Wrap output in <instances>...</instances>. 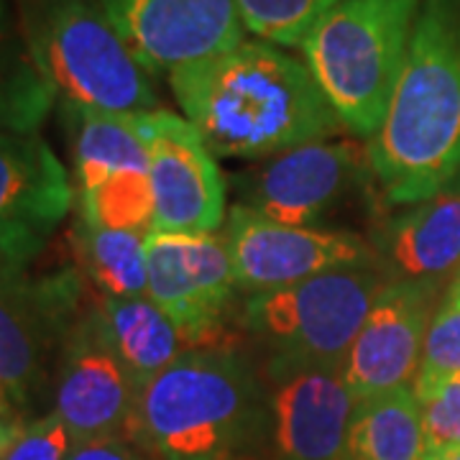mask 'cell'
Masks as SVG:
<instances>
[{
	"label": "cell",
	"mask_w": 460,
	"mask_h": 460,
	"mask_svg": "<svg viewBox=\"0 0 460 460\" xmlns=\"http://www.w3.org/2000/svg\"><path fill=\"white\" fill-rule=\"evenodd\" d=\"M169 87L220 159H269L345 128L307 62L261 39L174 69Z\"/></svg>",
	"instance_id": "1"
},
{
	"label": "cell",
	"mask_w": 460,
	"mask_h": 460,
	"mask_svg": "<svg viewBox=\"0 0 460 460\" xmlns=\"http://www.w3.org/2000/svg\"><path fill=\"white\" fill-rule=\"evenodd\" d=\"M366 148L386 205L435 198L460 177V0H422L394 95Z\"/></svg>",
	"instance_id": "2"
},
{
	"label": "cell",
	"mask_w": 460,
	"mask_h": 460,
	"mask_svg": "<svg viewBox=\"0 0 460 460\" xmlns=\"http://www.w3.org/2000/svg\"><path fill=\"white\" fill-rule=\"evenodd\" d=\"M263 384L238 348H192L138 389L128 440L159 460H238L261 428Z\"/></svg>",
	"instance_id": "3"
},
{
	"label": "cell",
	"mask_w": 460,
	"mask_h": 460,
	"mask_svg": "<svg viewBox=\"0 0 460 460\" xmlns=\"http://www.w3.org/2000/svg\"><path fill=\"white\" fill-rule=\"evenodd\" d=\"M422 0H341L302 41L320 90L356 136L378 131L407 62Z\"/></svg>",
	"instance_id": "4"
},
{
	"label": "cell",
	"mask_w": 460,
	"mask_h": 460,
	"mask_svg": "<svg viewBox=\"0 0 460 460\" xmlns=\"http://www.w3.org/2000/svg\"><path fill=\"white\" fill-rule=\"evenodd\" d=\"M33 59L57 98L115 113L156 111L154 75L98 0H16Z\"/></svg>",
	"instance_id": "5"
},
{
	"label": "cell",
	"mask_w": 460,
	"mask_h": 460,
	"mask_svg": "<svg viewBox=\"0 0 460 460\" xmlns=\"http://www.w3.org/2000/svg\"><path fill=\"white\" fill-rule=\"evenodd\" d=\"M386 284L376 263H368L246 295L241 328L266 353L263 363H343Z\"/></svg>",
	"instance_id": "6"
},
{
	"label": "cell",
	"mask_w": 460,
	"mask_h": 460,
	"mask_svg": "<svg viewBox=\"0 0 460 460\" xmlns=\"http://www.w3.org/2000/svg\"><path fill=\"white\" fill-rule=\"evenodd\" d=\"M77 269L31 271L0 263V396L29 410L57 376L66 338L84 310Z\"/></svg>",
	"instance_id": "7"
},
{
	"label": "cell",
	"mask_w": 460,
	"mask_h": 460,
	"mask_svg": "<svg viewBox=\"0 0 460 460\" xmlns=\"http://www.w3.org/2000/svg\"><path fill=\"white\" fill-rule=\"evenodd\" d=\"M235 292L226 233H148L146 296L195 348L223 343Z\"/></svg>",
	"instance_id": "8"
},
{
	"label": "cell",
	"mask_w": 460,
	"mask_h": 460,
	"mask_svg": "<svg viewBox=\"0 0 460 460\" xmlns=\"http://www.w3.org/2000/svg\"><path fill=\"white\" fill-rule=\"evenodd\" d=\"M374 181L368 148L356 141H313L269 156L241 181L243 205L284 226H325Z\"/></svg>",
	"instance_id": "9"
},
{
	"label": "cell",
	"mask_w": 460,
	"mask_h": 460,
	"mask_svg": "<svg viewBox=\"0 0 460 460\" xmlns=\"http://www.w3.org/2000/svg\"><path fill=\"white\" fill-rule=\"evenodd\" d=\"M226 241L238 292L246 295L274 292L328 271L376 263L371 243L353 230L284 226L243 205L228 210Z\"/></svg>",
	"instance_id": "10"
},
{
	"label": "cell",
	"mask_w": 460,
	"mask_h": 460,
	"mask_svg": "<svg viewBox=\"0 0 460 460\" xmlns=\"http://www.w3.org/2000/svg\"><path fill=\"white\" fill-rule=\"evenodd\" d=\"M138 389L113 348L95 299L77 317L57 366L54 411L69 429L72 445L105 438L128 440Z\"/></svg>",
	"instance_id": "11"
},
{
	"label": "cell",
	"mask_w": 460,
	"mask_h": 460,
	"mask_svg": "<svg viewBox=\"0 0 460 460\" xmlns=\"http://www.w3.org/2000/svg\"><path fill=\"white\" fill-rule=\"evenodd\" d=\"M151 233H215L226 226V177L199 131L164 108L148 113Z\"/></svg>",
	"instance_id": "12"
},
{
	"label": "cell",
	"mask_w": 460,
	"mask_h": 460,
	"mask_svg": "<svg viewBox=\"0 0 460 460\" xmlns=\"http://www.w3.org/2000/svg\"><path fill=\"white\" fill-rule=\"evenodd\" d=\"M115 31L148 72L180 66L233 49L246 39L235 0H98Z\"/></svg>",
	"instance_id": "13"
},
{
	"label": "cell",
	"mask_w": 460,
	"mask_h": 460,
	"mask_svg": "<svg viewBox=\"0 0 460 460\" xmlns=\"http://www.w3.org/2000/svg\"><path fill=\"white\" fill-rule=\"evenodd\" d=\"M72 202L65 164L39 133L0 131V263L33 261Z\"/></svg>",
	"instance_id": "14"
},
{
	"label": "cell",
	"mask_w": 460,
	"mask_h": 460,
	"mask_svg": "<svg viewBox=\"0 0 460 460\" xmlns=\"http://www.w3.org/2000/svg\"><path fill=\"white\" fill-rule=\"evenodd\" d=\"M274 460H341L356 399L343 363H263Z\"/></svg>",
	"instance_id": "15"
},
{
	"label": "cell",
	"mask_w": 460,
	"mask_h": 460,
	"mask_svg": "<svg viewBox=\"0 0 460 460\" xmlns=\"http://www.w3.org/2000/svg\"><path fill=\"white\" fill-rule=\"evenodd\" d=\"M438 289L386 284L343 358V376L356 402L414 386Z\"/></svg>",
	"instance_id": "16"
},
{
	"label": "cell",
	"mask_w": 460,
	"mask_h": 460,
	"mask_svg": "<svg viewBox=\"0 0 460 460\" xmlns=\"http://www.w3.org/2000/svg\"><path fill=\"white\" fill-rule=\"evenodd\" d=\"M368 243L389 284L447 289L460 274V177L435 198L386 217Z\"/></svg>",
	"instance_id": "17"
},
{
	"label": "cell",
	"mask_w": 460,
	"mask_h": 460,
	"mask_svg": "<svg viewBox=\"0 0 460 460\" xmlns=\"http://www.w3.org/2000/svg\"><path fill=\"white\" fill-rule=\"evenodd\" d=\"M69 133L75 195L90 192L118 172H148V113H115L62 100Z\"/></svg>",
	"instance_id": "18"
},
{
	"label": "cell",
	"mask_w": 460,
	"mask_h": 460,
	"mask_svg": "<svg viewBox=\"0 0 460 460\" xmlns=\"http://www.w3.org/2000/svg\"><path fill=\"white\" fill-rule=\"evenodd\" d=\"M98 307L113 348L138 386L195 348L174 325V320L148 296L100 295Z\"/></svg>",
	"instance_id": "19"
},
{
	"label": "cell",
	"mask_w": 460,
	"mask_h": 460,
	"mask_svg": "<svg viewBox=\"0 0 460 460\" xmlns=\"http://www.w3.org/2000/svg\"><path fill=\"white\" fill-rule=\"evenodd\" d=\"M57 100L29 49L16 5L0 0V131L39 133Z\"/></svg>",
	"instance_id": "20"
},
{
	"label": "cell",
	"mask_w": 460,
	"mask_h": 460,
	"mask_svg": "<svg viewBox=\"0 0 460 460\" xmlns=\"http://www.w3.org/2000/svg\"><path fill=\"white\" fill-rule=\"evenodd\" d=\"M425 432L414 386L356 402L341 460H422Z\"/></svg>",
	"instance_id": "21"
},
{
	"label": "cell",
	"mask_w": 460,
	"mask_h": 460,
	"mask_svg": "<svg viewBox=\"0 0 460 460\" xmlns=\"http://www.w3.org/2000/svg\"><path fill=\"white\" fill-rule=\"evenodd\" d=\"M146 238L141 230L75 220L72 248L80 271L102 296H146Z\"/></svg>",
	"instance_id": "22"
},
{
	"label": "cell",
	"mask_w": 460,
	"mask_h": 460,
	"mask_svg": "<svg viewBox=\"0 0 460 460\" xmlns=\"http://www.w3.org/2000/svg\"><path fill=\"white\" fill-rule=\"evenodd\" d=\"M84 223L102 228L141 230L154 228V195L148 172H118L90 192L75 195Z\"/></svg>",
	"instance_id": "23"
},
{
	"label": "cell",
	"mask_w": 460,
	"mask_h": 460,
	"mask_svg": "<svg viewBox=\"0 0 460 460\" xmlns=\"http://www.w3.org/2000/svg\"><path fill=\"white\" fill-rule=\"evenodd\" d=\"M341 0H235L248 33L277 47H302Z\"/></svg>",
	"instance_id": "24"
},
{
	"label": "cell",
	"mask_w": 460,
	"mask_h": 460,
	"mask_svg": "<svg viewBox=\"0 0 460 460\" xmlns=\"http://www.w3.org/2000/svg\"><path fill=\"white\" fill-rule=\"evenodd\" d=\"M414 394L422 414L425 456L460 447V371L417 378Z\"/></svg>",
	"instance_id": "25"
},
{
	"label": "cell",
	"mask_w": 460,
	"mask_h": 460,
	"mask_svg": "<svg viewBox=\"0 0 460 460\" xmlns=\"http://www.w3.org/2000/svg\"><path fill=\"white\" fill-rule=\"evenodd\" d=\"M460 371V289L450 284L429 320L417 378H435Z\"/></svg>",
	"instance_id": "26"
},
{
	"label": "cell",
	"mask_w": 460,
	"mask_h": 460,
	"mask_svg": "<svg viewBox=\"0 0 460 460\" xmlns=\"http://www.w3.org/2000/svg\"><path fill=\"white\" fill-rule=\"evenodd\" d=\"M69 450V429L57 411H49L29 422L0 460H66Z\"/></svg>",
	"instance_id": "27"
},
{
	"label": "cell",
	"mask_w": 460,
	"mask_h": 460,
	"mask_svg": "<svg viewBox=\"0 0 460 460\" xmlns=\"http://www.w3.org/2000/svg\"><path fill=\"white\" fill-rule=\"evenodd\" d=\"M66 460H146L126 438H105L72 445Z\"/></svg>",
	"instance_id": "28"
},
{
	"label": "cell",
	"mask_w": 460,
	"mask_h": 460,
	"mask_svg": "<svg viewBox=\"0 0 460 460\" xmlns=\"http://www.w3.org/2000/svg\"><path fill=\"white\" fill-rule=\"evenodd\" d=\"M23 420L11 407H0V458L8 453V447L16 443L18 435L23 432Z\"/></svg>",
	"instance_id": "29"
},
{
	"label": "cell",
	"mask_w": 460,
	"mask_h": 460,
	"mask_svg": "<svg viewBox=\"0 0 460 460\" xmlns=\"http://www.w3.org/2000/svg\"><path fill=\"white\" fill-rule=\"evenodd\" d=\"M422 460H460V447H453V450H443V453H429Z\"/></svg>",
	"instance_id": "30"
},
{
	"label": "cell",
	"mask_w": 460,
	"mask_h": 460,
	"mask_svg": "<svg viewBox=\"0 0 460 460\" xmlns=\"http://www.w3.org/2000/svg\"><path fill=\"white\" fill-rule=\"evenodd\" d=\"M453 284H456V287H458V289H460V274H458V277H456V281H453Z\"/></svg>",
	"instance_id": "31"
},
{
	"label": "cell",
	"mask_w": 460,
	"mask_h": 460,
	"mask_svg": "<svg viewBox=\"0 0 460 460\" xmlns=\"http://www.w3.org/2000/svg\"><path fill=\"white\" fill-rule=\"evenodd\" d=\"M238 460H256V458H251V456H243V458H238Z\"/></svg>",
	"instance_id": "32"
}]
</instances>
